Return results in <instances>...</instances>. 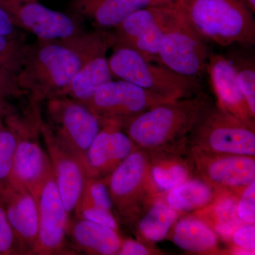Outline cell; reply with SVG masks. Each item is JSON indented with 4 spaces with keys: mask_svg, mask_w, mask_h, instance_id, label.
<instances>
[{
    "mask_svg": "<svg viewBox=\"0 0 255 255\" xmlns=\"http://www.w3.org/2000/svg\"><path fill=\"white\" fill-rule=\"evenodd\" d=\"M205 94L169 101L137 116L122 128L137 148L147 154L180 150L199 119L212 105Z\"/></svg>",
    "mask_w": 255,
    "mask_h": 255,
    "instance_id": "1",
    "label": "cell"
},
{
    "mask_svg": "<svg viewBox=\"0 0 255 255\" xmlns=\"http://www.w3.org/2000/svg\"><path fill=\"white\" fill-rule=\"evenodd\" d=\"M82 63L81 54L68 38L38 39L28 45L22 68L17 75L18 84L27 92L28 99L41 104L58 97Z\"/></svg>",
    "mask_w": 255,
    "mask_h": 255,
    "instance_id": "2",
    "label": "cell"
},
{
    "mask_svg": "<svg viewBox=\"0 0 255 255\" xmlns=\"http://www.w3.org/2000/svg\"><path fill=\"white\" fill-rule=\"evenodd\" d=\"M174 4L206 43L254 46V14L241 0H175Z\"/></svg>",
    "mask_w": 255,
    "mask_h": 255,
    "instance_id": "3",
    "label": "cell"
},
{
    "mask_svg": "<svg viewBox=\"0 0 255 255\" xmlns=\"http://www.w3.org/2000/svg\"><path fill=\"white\" fill-rule=\"evenodd\" d=\"M113 48L108 59L113 77L169 100L188 98L200 92L199 79L179 75L163 65L148 61L128 47Z\"/></svg>",
    "mask_w": 255,
    "mask_h": 255,
    "instance_id": "4",
    "label": "cell"
},
{
    "mask_svg": "<svg viewBox=\"0 0 255 255\" xmlns=\"http://www.w3.org/2000/svg\"><path fill=\"white\" fill-rule=\"evenodd\" d=\"M28 100L21 113L16 111L5 117L4 122L16 139L12 180L9 185L21 184L30 191L41 179L50 161L41 145L40 104Z\"/></svg>",
    "mask_w": 255,
    "mask_h": 255,
    "instance_id": "5",
    "label": "cell"
},
{
    "mask_svg": "<svg viewBox=\"0 0 255 255\" xmlns=\"http://www.w3.org/2000/svg\"><path fill=\"white\" fill-rule=\"evenodd\" d=\"M192 151L215 155H255V129L212 104L188 137Z\"/></svg>",
    "mask_w": 255,
    "mask_h": 255,
    "instance_id": "6",
    "label": "cell"
},
{
    "mask_svg": "<svg viewBox=\"0 0 255 255\" xmlns=\"http://www.w3.org/2000/svg\"><path fill=\"white\" fill-rule=\"evenodd\" d=\"M82 55L81 68L58 97H67L87 105L99 88L112 80L107 53L114 45L113 31L97 28L68 38Z\"/></svg>",
    "mask_w": 255,
    "mask_h": 255,
    "instance_id": "7",
    "label": "cell"
},
{
    "mask_svg": "<svg viewBox=\"0 0 255 255\" xmlns=\"http://www.w3.org/2000/svg\"><path fill=\"white\" fill-rule=\"evenodd\" d=\"M114 207L126 221L135 219L155 192L148 154L135 149L107 177Z\"/></svg>",
    "mask_w": 255,
    "mask_h": 255,
    "instance_id": "8",
    "label": "cell"
},
{
    "mask_svg": "<svg viewBox=\"0 0 255 255\" xmlns=\"http://www.w3.org/2000/svg\"><path fill=\"white\" fill-rule=\"evenodd\" d=\"M210 54L206 42L175 6L159 46V63L179 75L199 79L206 71Z\"/></svg>",
    "mask_w": 255,
    "mask_h": 255,
    "instance_id": "9",
    "label": "cell"
},
{
    "mask_svg": "<svg viewBox=\"0 0 255 255\" xmlns=\"http://www.w3.org/2000/svg\"><path fill=\"white\" fill-rule=\"evenodd\" d=\"M45 102L46 119L43 117V121L82 166L89 147L102 128L100 120L86 106L69 97H53Z\"/></svg>",
    "mask_w": 255,
    "mask_h": 255,
    "instance_id": "10",
    "label": "cell"
},
{
    "mask_svg": "<svg viewBox=\"0 0 255 255\" xmlns=\"http://www.w3.org/2000/svg\"><path fill=\"white\" fill-rule=\"evenodd\" d=\"M168 99L119 80L101 86L87 104L86 107L100 120L102 127L114 124L123 128L125 124L152 107Z\"/></svg>",
    "mask_w": 255,
    "mask_h": 255,
    "instance_id": "11",
    "label": "cell"
},
{
    "mask_svg": "<svg viewBox=\"0 0 255 255\" xmlns=\"http://www.w3.org/2000/svg\"><path fill=\"white\" fill-rule=\"evenodd\" d=\"M30 191L36 200L38 215V240L35 255H71L65 241L69 216L50 164Z\"/></svg>",
    "mask_w": 255,
    "mask_h": 255,
    "instance_id": "12",
    "label": "cell"
},
{
    "mask_svg": "<svg viewBox=\"0 0 255 255\" xmlns=\"http://www.w3.org/2000/svg\"><path fill=\"white\" fill-rule=\"evenodd\" d=\"M16 28L33 33L39 40L65 39L82 31L75 18L49 9L36 1L0 0Z\"/></svg>",
    "mask_w": 255,
    "mask_h": 255,
    "instance_id": "13",
    "label": "cell"
},
{
    "mask_svg": "<svg viewBox=\"0 0 255 255\" xmlns=\"http://www.w3.org/2000/svg\"><path fill=\"white\" fill-rule=\"evenodd\" d=\"M191 162L200 179L215 191H243L255 181L253 156L215 155L193 151Z\"/></svg>",
    "mask_w": 255,
    "mask_h": 255,
    "instance_id": "14",
    "label": "cell"
},
{
    "mask_svg": "<svg viewBox=\"0 0 255 255\" xmlns=\"http://www.w3.org/2000/svg\"><path fill=\"white\" fill-rule=\"evenodd\" d=\"M41 136L57 187L68 216L82 195L86 175L75 154L60 141L42 121Z\"/></svg>",
    "mask_w": 255,
    "mask_h": 255,
    "instance_id": "15",
    "label": "cell"
},
{
    "mask_svg": "<svg viewBox=\"0 0 255 255\" xmlns=\"http://www.w3.org/2000/svg\"><path fill=\"white\" fill-rule=\"evenodd\" d=\"M3 206L14 231L18 255H35L38 240V215L33 194L21 184L4 186L0 193Z\"/></svg>",
    "mask_w": 255,
    "mask_h": 255,
    "instance_id": "16",
    "label": "cell"
},
{
    "mask_svg": "<svg viewBox=\"0 0 255 255\" xmlns=\"http://www.w3.org/2000/svg\"><path fill=\"white\" fill-rule=\"evenodd\" d=\"M135 148L122 127L114 124L103 126L89 147L82 164L86 177H108Z\"/></svg>",
    "mask_w": 255,
    "mask_h": 255,
    "instance_id": "17",
    "label": "cell"
},
{
    "mask_svg": "<svg viewBox=\"0 0 255 255\" xmlns=\"http://www.w3.org/2000/svg\"><path fill=\"white\" fill-rule=\"evenodd\" d=\"M206 71L221 110L232 114L255 129V116L252 114L241 87L232 63L226 55L211 53Z\"/></svg>",
    "mask_w": 255,
    "mask_h": 255,
    "instance_id": "18",
    "label": "cell"
},
{
    "mask_svg": "<svg viewBox=\"0 0 255 255\" xmlns=\"http://www.w3.org/2000/svg\"><path fill=\"white\" fill-rule=\"evenodd\" d=\"M172 6H149L137 10L114 28V45L137 48H147L158 41L162 24L174 14Z\"/></svg>",
    "mask_w": 255,
    "mask_h": 255,
    "instance_id": "19",
    "label": "cell"
},
{
    "mask_svg": "<svg viewBox=\"0 0 255 255\" xmlns=\"http://www.w3.org/2000/svg\"><path fill=\"white\" fill-rule=\"evenodd\" d=\"M174 0H71L75 14L100 29L116 28L137 10L149 6H172Z\"/></svg>",
    "mask_w": 255,
    "mask_h": 255,
    "instance_id": "20",
    "label": "cell"
},
{
    "mask_svg": "<svg viewBox=\"0 0 255 255\" xmlns=\"http://www.w3.org/2000/svg\"><path fill=\"white\" fill-rule=\"evenodd\" d=\"M66 236L71 239L74 248L87 255H117L122 241L115 230L77 218L68 219Z\"/></svg>",
    "mask_w": 255,
    "mask_h": 255,
    "instance_id": "21",
    "label": "cell"
},
{
    "mask_svg": "<svg viewBox=\"0 0 255 255\" xmlns=\"http://www.w3.org/2000/svg\"><path fill=\"white\" fill-rule=\"evenodd\" d=\"M179 150L148 154L151 178L157 189L169 191L190 179L192 164L182 158Z\"/></svg>",
    "mask_w": 255,
    "mask_h": 255,
    "instance_id": "22",
    "label": "cell"
},
{
    "mask_svg": "<svg viewBox=\"0 0 255 255\" xmlns=\"http://www.w3.org/2000/svg\"><path fill=\"white\" fill-rule=\"evenodd\" d=\"M174 244L186 251L207 253L217 246V235L201 219L187 217L179 220L172 233Z\"/></svg>",
    "mask_w": 255,
    "mask_h": 255,
    "instance_id": "23",
    "label": "cell"
},
{
    "mask_svg": "<svg viewBox=\"0 0 255 255\" xmlns=\"http://www.w3.org/2000/svg\"><path fill=\"white\" fill-rule=\"evenodd\" d=\"M216 191L200 179H189L169 191L166 201L177 212L201 209L214 201Z\"/></svg>",
    "mask_w": 255,
    "mask_h": 255,
    "instance_id": "24",
    "label": "cell"
},
{
    "mask_svg": "<svg viewBox=\"0 0 255 255\" xmlns=\"http://www.w3.org/2000/svg\"><path fill=\"white\" fill-rule=\"evenodd\" d=\"M177 211L164 203L156 202L142 216L137 225L139 235L147 241L157 243L167 237L177 221Z\"/></svg>",
    "mask_w": 255,
    "mask_h": 255,
    "instance_id": "25",
    "label": "cell"
},
{
    "mask_svg": "<svg viewBox=\"0 0 255 255\" xmlns=\"http://www.w3.org/2000/svg\"><path fill=\"white\" fill-rule=\"evenodd\" d=\"M241 47L230 50L226 56L232 63L242 92L252 114L255 116V57L247 51V47Z\"/></svg>",
    "mask_w": 255,
    "mask_h": 255,
    "instance_id": "26",
    "label": "cell"
},
{
    "mask_svg": "<svg viewBox=\"0 0 255 255\" xmlns=\"http://www.w3.org/2000/svg\"><path fill=\"white\" fill-rule=\"evenodd\" d=\"M238 201L237 196H224L213 206V228L216 235L223 239H231L235 231L245 223L238 216Z\"/></svg>",
    "mask_w": 255,
    "mask_h": 255,
    "instance_id": "27",
    "label": "cell"
},
{
    "mask_svg": "<svg viewBox=\"0 0 255 255\" xmlns=\"http://www.w3.org/2000/svg\"><path fill=\"white\" fill-rule=\"evenodd\" d=\"M28 45L18 37L0 35V67L18 75L22 68Z\"/></svg>",
    "mask_w": 255,
    "mask_h": 255,
    "instance_id": "28",
    "label": "cell"
},
{
    "mask_svg": "<svg viewBox=\"0 0 255 255\" xmlns=\"http://www.w3.org/2000/svg\"><path fill=\"white\" fill-rule=\"evenodd\" d=\"M15 149L14 134L2 119L0 121V184L3 187L9 185L12 180Z\"/></svg>",
    "mask_w": 255,
    "mask_h": 255,
    "instance_id": "29",
    "label": "cell"
},
{
    "mask_svg": "<svg viewBox=\"0 0 255 255\" xmlns=\"http://www.w3.org/2000/svg\"><path fill=\"white\" fill-rule=\"evenodd\" d=\"M73 212L77 219L99 223L118 231V223L113 213L95 206L83 196H80Z\"/></svg>",
    "mask_w": 255,
    "mask_h": 255,
    "instance_id": "30",
    "label": "cell"
},
{
    "mask_svg": "<svg viewBox=\"0 0 255 255\" xmlns=\"http://www.w3.org/2000/svg\"><path fill=\"white\" fill-rule=\"evenodd\" d=\"M82 196L102 209L112 212L114 205L111 198L107 178H87L84 184Z\"/></svg>",
    "mask_w": 255,
    "mask_h": 255,
    "instance_id": "31",
    "label": "cell"
},
{
    "mask_svg": "<svg viewBox=\"0 0 255 255\" xmlns=\"http://www.w3.org/2000/svg\"><path fill=\"white\" fill-rule=\"evenodd\" d=\"M0 96L6 100H22L28 97L18 84L17 75L0 67Z\"/></svg>",
    "mask_w": 255,
    "mask_h": 255,
    "instance_id": "32",
    "label": "cell"
},
{
    "mask_svg": "<svg viewBox=\"0 0 255 255\" xmlns=\"http://www.w3.org/2000/svg\"><path fill=\"white\" fill-rule=\"evenodd\" d=\"M18 255L14 231L4 208L0 205V255Z\"/></svg>",
    "mask_w": 255,
    "mask_h": 255,
    "instance_id": "33",
    "label": "cell"
},
{
    "mask_svg": "<svg viewBox=\"0 0 255 255\" xmlns=\"http://www.w3.org/2000/svg\"><path fill=\"white\" fill-rule=\"evenodd\" d=\"M255 181L245 188L238 199V217L245 223H255Z\"/></svg>",
    "mask_w": 255,
    "mask_h": 255,
    "instance_id": "34",
    "label": "cell"
},
{
    "mask_svg": "<svg viewBox=\"0 0 255 255\" xmlns=\"http://www.w3.org/2000/svg\"><path fill=\"white\" fill-rule=\"evenodd\" d=\"M234 244L238 248L255 252V226L251 223H244L235 231L232 236Z\"/></svg>",
    "mask_w": 255,
    "mask_h": 255,
    "instance_id": "35",
    "label": "cell"
},
{
    "mask_svg": "<svg viewBox=\"0 0 255 255\" xmlns=\"http://www.w3.org/2000/svg\"><path fill=\"white\" fill-rule=\"evenodd\" d=\"M150 251L141 243L132 240H125L122 241L120 248L117 255H147Z\"/></svg>",
    "mask_w": 255,
    "mask_h": 255,
    "instance_id": "36",
    "label": "cell"
},
{
    "mask_svg": "<svg viewBox=\"0 0 255 255\" xmlns=\"http://www.w3.org/2000/svg\"><path fill=\"white\" fill-rule=\"evenodd\" d=\"M17 28L11 21L9 15L0 7V35L9 37H18Z\"/></svg>",
    "mask_w": 255,
    "mask_h": 255,
    "instance_id": "37",
    "label": "cell"
},
{
    "mask_svg": "<svg viewBox=\"0 0 255 255\" xmlns=\"http://www.w3.org/2000/svg\"><path fill=\"white\" fill-rule=\"evenodd\" d=\"M16 111V108L9 103V100L0 96V121Z\"/></svg>",
    "mask_w": 255,
    "mask_h": 255,
    "instance_id": "38",
    "label": "cell"
},
{
    "mask_svg": "<svg viewBox=\"0 0 255 255\" xmlns=\"http://www.w3.org/2000/svg\"><path fill=\"white\" fill-rule=\"evenodd\" d=\"M253 14L255 13V0H241Z\"/></svg>",
    "mask_w": 255,
    "mask_h": 255,
    "instance_id": "39",
    "label": "cell"
},
{
    "mask_svg": "<svg viewBox=\"0 0 255 255\" xmlns=\"http://www.w3.org/2000/svg\"><path fill=\"white\" fill-rule=\"evenodd\" d=\"M18 1H36V0H18Z\"/></svg>",
    "mask_w": 255,
    "mask_h": 255,
    "instance_id": "40",
    "label": "cell"
},
{
    "mask_svg": "<svg viewBox=\"0 0 255 255\" xmlns=\"http://www.w3.org/2000/svg\"><path fill=\"white\" fill-rule=\"evenodd\" d=\"M3 186H1V184H0V193H1V190H2L3 189Z\"/></svg>",
    "mask_w": 255,
    "mask_h": 255,
    "instance_id": "41",
    "label": "cell"
},
{
    "mask_svg": "<svg viewBox=\"0 0 255 255\" xmlns=\"http://www.w3.org/2000/svg\"><path fill=\"white\" fill-rule=\"evenodd\" d=\"M174 1H175V0H174Z\"/></svg>",
    "mask_w": 255,
    "mask_h": 255,
    "instance_id": "42",
    "label": "cell"
}]
</instances>
